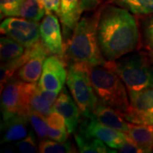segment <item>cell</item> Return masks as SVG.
Here are the masks:
<instances>
[{
  "mask_svg": "<svg viewBox=\"0 0 153 153\" xmlns=\"http://www.w3.org/2000/svg\"><path fill=\"white\" fill-rule=\"evenodd\" d=\"M89 76L99 103L124 114L130 109L127 88L117 73L106 66L88 67Z\"/></svg>",
  "mask_w": 153,
  "mask_h": 153,
  "instance_id": "3957f363",
  "label": "cell"
},
{
  "mask_svg": "<svg viewBox=\"0 0 153 153\" xmlns=\"http://www.w3.org/2000/svg\"><path fill=\"white\" fill-rule=\"evenodd\" d=\"M130 109L123 114L133 124H148L153 114V88L140 91H128Z\"/></svg>",
  "mask_w": 153,
  "mask_h": 153,
  "instance_id": "9c48e42d",
  "label": "cell"
},
{
  "mask_svg": "<svg viewBox=\"0 0 153 153\" xmlns=\"http://www.w3.org/2000/svg\"><path fill=\"white\" fill-rule=\"evenodd\" d=\"M97 38L105 60L115 61L138 49L141 42L139 22L130 11L105 3L100 8Z\"/></svg>",
  "mask_w": 153,
  "mask_h": 153,
  "instance_id": "6da1fadb",
  "label": "cell"
},
{
  "mask_svg": "<svg viewBox=\"0 0 153 153\" xmlns=\"http://www.w3.org/2000/svg\"><path fill=\"white\" fill-rule=\"evenodd\" d=\"M124 8L136 16H150L153 14V0H106Z\"/></svg>",
  "mask_w": 153,
  "mask_h": 153,
  "instance_id": "d6986e66",
  "label": "cell"
},
{
  "mask_svg": "<svg viewBox=\"0 0 153 153\" xmlns=\"http://www.w3.org/2000/svg\"><path fill=\"white\" fill-rule=\"evenodd\" d=\"M28 116L16 115L4 122V137L1 143L19 141L29 134L27 123Z\"/></svg>",
  "mask_w": 153,
  "mask_h": 153,
  "instance_id": "2e32d148",
  "label": "cell"
},
{
  "mask_svg": "<svg viewBox=\"0 0 153 153\" xmlns=\"http://www.w3.org/2000/svg\"><path fill=\"white\" fill-rule=\"evenodd\" d=\"M91 116L100 123L119 131L127 133L130 128L131 123L126 120L120 111L100 103Z\"/></svg>",
  "mask_w": 153,
  "mask_h": 153,
  "instance_id": "9a60e30c",
  "label": "cell"
},
{
  "mask_svg": "<svg viewBox=\"0 0 153 153\" xmlns=\"http://www.w3.org/2000/svg\"><path fill=\"white\" fill-rule=\"evenodd\" d=\"M119 152L123 153H144L145 151L142 148L140 147L139 145H137L136 143L134 140H132L131 139H129L128 137V139L126 140V141L119 149Z\"/></svg>",
  "mask_w": 153,
  "mask_h": 153,
  "instance_id": "4dcf8cb0",
  "label": "cell"
},
{
  "mask_svg": "<svg viewBox=\"0 0 153 153\" xmlns=\"http://www.w3.org/2000/svg\"><path fill=\"white\" fill-rule=\"evenodd\" d=\"M100 9L82 16L76 23L65 47V60L70 63L84 64L88 67L105 66L97 38Z\"/></svg>",
  "mask_w": 153,
  "mask_h": 153,
  "instance_id": "7a4b0ae2",
  "label": "cell"
},
{
  "mask_svg": "<svg viewBox=\"0 0 153 153\" xmlns=\"http://www.w3.org/2000/svg\"><path fill=\"white\" fill-rule=\"evenodd\" d=\"M148 124H152L153 125V114L152 116H150L149 120H148Z\"/></svg>",
  "mask_w": 153,
  "mask_h": 153,
  "instance_id": "e575fe53",
  "label": "cell"
},
{
  "mask_svg": "<svg viewBox=\"0 0 153 153\" xmlns=\"http://www.w3.org/2000/svg\"><path fill=\"white\" fill-rule=\"evenodd\" d=\"M53 111L64 117L69 134H75L82 115L75 100L72 96L71 97L66 88L61 89L56 101L53 105Z\"/></svg>",
  "mask_w": 153,
  "mask_h": 153,
  "instance_id": "4fadbf2b",
  "label": "cell"
},
{
  "mask_svg": "<svg viewBox=\"0 0 153 153\" xmlns=\"http://www.w3.org/2000/svg\"><path fill=\"white\" fill-rule=\"evenodd\" d=\"M31 53L24 65L18 70V77L27 82L37 83L39 81L44 61L50 54L41 40L30 47Z\"/></svg>",
  "mask_w": 153,
  "mask_h": 153,
  "instance_id": "7c38bea8",
  "label": "cell"
},
{
  "mask_svg": "<svg viewBox=\"0 0 153 153\" xmlns=\"http://www.w3.org/2000/svg\"><path fill=\"white\" fill-rule=\"evenodd\" d=\"M46 121L49 127L60 129L63 131H67V127L64 117L55 111H53L49 116L46 117Z\"/></svg>",
  "mask_w": 153,
  "mask_h": 153,
  "instance_id": "f1b7e54d",
  "label": "cell"
},
{
  "mask_svg": "<svg viewBox=\"0 0 153 153\" xmlns=\"http://www.w3.org/2000/svg\"><path fill=\"white\" fill-rule=\"evenodd\" d=\"M23 0H0L1 18L20 16Z\"/></svg>",
  "mask_w": 153,
  "mask_h": 153,
  "instance_id": "4316f807",
  "label": "cell"
},
{
  "mask_svg": "<svg viewBox=\"0 0 153 153\" xmlns=\"http://www.w3.org/2000/svg\"><path fill=\"white\" fill-rule=\"evenodd\" d=\"M30 53H31V49L29 47V48L26 49L25 53L22 56L18 57L16 60L1 64V88L3 87V85H4L10 78L13 77L15 72L17 70H19L24 65V63L28 59Z\"/></svg>",
  "mask_w": 153,
  "mask_h": 153,
  "instance_id": "603a6c76",
  "label": "cell"
},
{
  "mask_svg": "<svg viewBox=\"0 0 153 153\" xmlns=\"http://www.w3.org/2000/svg\"><path fill=\"white\" fill-rule=\"evenodd\" d=\"M18 150L22 153H35L38 152V146L34 133L31 131L27 136L16 143Z\"/></svg>",
  "mask_w": 153,
  "mask_h": 153,
  "instance_id": "83f0119b",
  "label": "cell"
},
{
  "mask_svg": "<svg viewBox=\"0 0 153 153\" xmlns=\"http://www.w3.org/2000/svg\"><path fill=\"white\" fill-rule=\"evenodd\" d=\"M46 14V10L39 0H23L20 10V16L35 22L41 21Z\"/></svg>",
  "mask_w": 153,
  "mask_h": 153,
  "instance_id": "7402d4cb",
  "label": "cell"
},
{
  "mask_svg": "<svg viewBox=\"0 0 153 153\" xmlns=\"http://www.w3.org/2000/svg\"><path fill=\"white\" fill-rule=\"evenodd\" d=\"M141 43L146 49L153 52V14L140 18L139 21Z\"/></svg>",
  "mask_w": 153,
  "mask_h": 153,
  "instance_id": "d4e9b609",
  "label": "cell"
},
{
  "mask_svg": "<svg viewBox=\"0 0 153 153\" xmlns=\"http://www.w3.org/2000/svg\"><path fill=\"white\" fill-rule=\"evenodd\" d=\"M66 60L55 55H49L44 61L38 86L42 89L60 92L66 82Z\"/></svg>",
  "mask_w": 153,
  "mask_h": 153,
  "instance_id": "30bf717a",
  "label": "cell"
},
{
  "mask_svg": "<svg viewBox=\"0 0 153 153\" xmlns=\"http://www.w3.org/2000/svg\"><path fill=\"white\" fill-rule=\"evenodd\" d=\"M106 3V0H81L80 1V12L81 14L94 12L99 10L101 6Z\"/></svg>",
  "mask_w": 153,
  "mask_h": 153,
  "instance_id": "f546056e",
  "label": "cell"
},
{
  "mask_svg": "<svg viewBox=\"0 0 153 153\" xmlns=\"http://www.w3.org/2000/svg\"><path fill=\"white\" fill-rule=\"evenodd\" d=\"M39 87V86H38ZM39 91L41 95L44 97L49 104L54 105L55 102L56 101V100L58 98V94L60 92H56V91H51V90H46V89H42L39 88Z\"/></svg>",
  "mask_w": 153,
  "mask_h": 153,
  "instance_id": "836d02e7",
  "label": "cell"
},
{
  "mask_svg": "<svg viewBox=\"0 0 153 153\" xmlns=\"http://www.w3.org/2000/svg\"><path fill=\"white\" fill-rule=\"evenodd\" d=\"M79 133L88 138H97L109 147L114 149H119L128 139L126 133L100 123L92 116L82 117Z\"/></svg>",
  "mask_w": 153,
  "mask_h": 153,
  "instance_id": "ba28073f",
  "label": "cell"
},
{
  "mask_svg": "<svg viewBox=\"0 0 153 153\" xmlns=\"http://www.w3.org/2000/svg\"><path fill=\"white\" fill-rule=\"evenodd\" d=\"M28 119L33 126V129L40 139H44L48 137V123L46 121V117L39 113L38 111L31 110L28 114Z\"/></svg>",
  "mask_w": 153,
  "mask_h": 153,
  "instance_id": "484cf974",
  "label": "cell"
},
{
  "mask_svg": "<svg viewBox=\"0 0 153 153\" xmlns=\"http://www.w3.org/2000/svg\"><path fill=\"white\" fill-rule=\"evenodd\" d=\"M128 137L139 145L145 152H153V125L133 124L126 133Z\"/></svg>",
  "mask_w": 153,
  "mask_h": 153,
  "instance_id": "e0dca14e",
  "label": "cell"
},
{
  "mask_svg": "<svg viewBox=\"0 0 153 153\" xmlns=\"http://www.w3.org/2000/svg\"><path fill=\"white\" fill-rule=\"evenodd\" d=\"M44 6L46 13L59 15L60 10V0H39Z\"/></svg>",
  "mask_w": 153,
  "mask_h": 153,
  "instance_id": "d6a6232c",
  "label": "cell"
},
{
  "mask_svg": "<svg viewBox=\"0 0 153 153\" xmlns=\"http://www.w3.org/2000/svg\"><path fill=\"white\" fill-rule=\"evenodd\" d=\"M38 152L41 153H71L76 152L71 141L59 142L53 140H42L38 145Z\"/></svg>",
  "mask_w": 153,
  "mask_h": 153,
  "instance_id": "cb8c5ba5",
  "label": "cell"
},
{
  "mask_svg": "<svg viewBox=\"0 0 153 153\" xmlns=\"http://www.w3.org/2000/svg\"><path fill=\"white\" fill-rule=\"evenodd\" d=\"M80 1L81 0H60V10L58 16L66 41L70 38L76 23L82 16L79 9Z\"/></svg>",
  "mask_w": 153,
  "mask_h": 153,
  "instance_id": "5bb4252c",
  "label": "cell"
},
{
  "mask_svg": "<svg viewBox=\"0 0 153 153\" xmlns=\"http://www.w3.org/2000/svg\"><path fill=\"white\" fill-rule=\"evenodd\" d=\"M74 139L78 147L79 152L82 153H111L117 151L110 150L103 141L97 138H88L80 133L74 134Z\"/></svg>",
  "mask_w": 153,
  "mask_h": 153,
  "instance_id": "ac0fdd59",
  "label": "cell"
},
{
  "mask_svg": "<svg viewBox=\"0 0 153 153\" xmlns=\"http://www.w3.org/2000/svg\"><path fill=\"white\" fill-rule=\"evenodd\" d=\"M105 66L117 73L128 91L153 88V60L146 53L132 52Z\"/></svg>",
  "mask_w": 153,
  "mask_h": 153,
  "instance_id": "277c9868",
  "label": "cell"
},
{
  "mask_svg": "<svg viewBox=\"0 0 153 153\" xmlns=\"http://www.w3.org/2000/svg\"><path fill=\"white\" fill-rule=\"evenodd\" d=\"M60 22L53 13H46L39 27L40 40L50 54L58 55L65 60V49Z\"/></svg>",
  "mask_w": 153,
  "mask_h": 153,
  "instance_id": "8fae6325",
  "label": "cell"
},
{
  "mask_svg": "<svg viewBox=\"0 0 153 153\" xmlns=\"http://www.w3.org/2000/svg\"><path fill=\"white\" fill-rule=\"evenodd\" d=\"M28 104L31 109L41 113L44 117L49 116L53 111L52 105L41 95L38 84L37 83H29Z\"/></svg>",
  "mask_w": 153,
  "mask_h": 153,
  "instance_id": "44dd1931",
  "label": "cell"
},
{
  "mask_svg": "<svg viewBox=\"0 0 153 153\" xmlns=\"http://www.w3.org/2000/svg\"><path fill=\"white\" fill-rule=\"evenodd\" d=\"M69 133L48 126V138L59 142H65L68 139Z\"/></svg>",
  "mask_w": 153,
  "mask_h": 153,
  "instance_id": "1f68e13d",
  "label": "cell"
},
{
  "mask_svg": "<svg viewBox=\"0 0 153 153\" xmlns=\"http://www.w3.org/2000/svg\"><path fill=\"white\" fill-rule=\"evenodd\" d=\"M66 85L82 117H90L98 105L99 100L90 79L88 66L80 63H70Z\"/></svg>",
  "mask_w": 153,
  "mask_h": 153,
  "instance_id": "5b68a950",
  "label": "cell"
},
{
  "mask_svg": "<svg viewBox=\"0 0 153 153\" xmlns=\"http://www.w3.org/2000/svg\"><path fill=\"white\" fill-rule=\"evenodd\" d=\"M26 49L22 44L7 36L0 39V58L2 63H6L22 56ZM1 63V64H2Z\"/></svg>",
  "mask_w": 153,
  "mask_h": 153,
  "instance_id": "ffe728a7",
  "label": "cell"
},
{
  "mask_svg": "<svg viewBox=\"0 0 153 153\" xmlns=\"http://www.w3.org/2000/svg\"><path fill=\"white\" fill-rule=\"evenodd\" d=\"M29 83L20 78L12 77L1 88V109L4 122L16 115L28 116L32 110L28 104Z\"/></svg>",
  "mask_w": 153,
  "mask_h": 153,
  "instance_id": "8992f818",
  "label": "cell"
},
{
  "mask_svg": "<svg viewBox=\"0 0 153 153\" xmlns=\"http://www.w3.org/2000/svg\"><path fill=\"white\" fill-rule=\"evenodd\" d=\"M150 55H151V57H152V60H153V52H151Z\"/></svg>",
  "mask_w": 153,
  "mask_h": 153,
  "instance_id": "d590c367",
  "label": "cell"
},
{
  "mask_svg": "<svg viewBox=\"0 0 153 153\" xmlns=\"http://www.w3.org/2000/svg\"><path fill=\"white\" fill-rule=\"evenodd\" d=\"M38 22L25 18L8 17L0 26L1 33L12 38L25 48H29L40 40Z\"/></svg>",
  "mask_w": 153,
  "mask_h": 153,
  "instance_id": "52a82bcc",
  "label": "cell"
}]
</instances>
